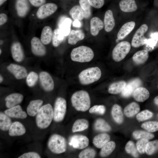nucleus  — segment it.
Instances as JSON below:
<instances>
[{"label": "nucleus", "instance_id": "obj_1", "mask_svg": "<svg viewBox=\"0 0 158 158\" xmlns=\"http://www.w3.org/2000/svg\"><path fill=\"white\" fill-rule=\"evenodd\" d=\"M71 102L73 107L78 111H85L90 107V95L84 90H78L74 93L71 97Z\"/></svg>", "mask_w": 158, "mask_h": 158}, {"label": "nucleus", "instance_id": "obj_2", "mask_svg": "<svg viewBox=\"0 0 158 158\" xmlns=\"http://www.w3.org/2000/svg\"><path fill=\"white\" fill-rule=\"evenodd\" d=\"M53 109L49 104L42 106L37 114L36 122L37 126L44 129L48 127L53 119Z\"/></svg>", "mask_w": 158, "mask_h": 158}, {"label": "nucleus", "instance_id": "obj_3", "mask_svg": "<svg viewBox=\"0 0 158 158\" xmlns=\"http://www.w3.org/2000/svg\"><path fill=\"white\" fill-rule=\"evenodd\" d=\"M94 56L93 50L90 47L81 46L73 49L71 54V60L80 63L89 62L93 58Z\"/></svg>", "mask_w": 158, "mask_h": 158}, {"label": "nucleus", "instance_id": "obj_4", "mask_svg": "<svg viewBox=\"0 0 158 158\" xmlns=\"http://www.w3.org/2000/svg\"><path fill=\"white\" fill-rule=\"evenodd\" d=\"M101 75L100 69L98 67H93L83 70L79 74L78 78L81 84L87 85L98 81Z\"/></svg>", "mask_w": 158, "mask_h": 158}, {"label": "nucleus", "instance_id": "obj_5", "mask_svg": "<svg viewBox=\"0 0 158 158\" xmlns=\"http://www.w3.org/2000/svg\"><path fill=\"white\" fill-rule=\"evenodd\" d=\"M48 147L50 150L56 154H60L66 152L67 143L65 138L61 135L54 134L49 138Z\"/></svg>", "mask_w": 158, "mask_h": 158}, {"label": "nucleus", "instance_id": "obj_6", "mask_svg": "<svg viewBox=\"0 0 158 158\" xmlns=\"http://www.w3.org/2000/svg\"><path fill=\"white\" fill-rule=\"evenodd\" d=\"M130 48V44L127 41H123L118 43L112 50L113 59L117 62L122 60L128 53Z\"/></svg>", "mask_w": 158, "mask_h": 158}, {"label": "nucleus", "instance_id": "obj_7", "mask_svg": "<svg viewBox=\"0 0 158 158\" xmlns=\"http://www.w3.org/2000/svg\"><path fill=\"white\" fill-rule=\"evenodd\" d=\"M66 109V99L61 97H57L55 100L53 109V119L55 122H60L64 119Z\"/></svg>", "mask_w": 158, "mask_h": 158}, {"label": "nucleus", "instance_id": "obj_8", "mask_svg": "<svg viewBox=\"0 0 158 158\" xmlns=\"http://www.w3.org/2000/svg\"><path fill=\"white\" fill-rule=\"evenodd\" d=\"M148 29V26L143 24L137 30L132 40L131 45L133 47L137 48L145 44L147 39L144 35Z\"/></svg>", "mask_w": 158, "mask_h": 158}, {"label": "nucleus", "instance_id": "obj_9", "mask_svg": "<svg viewBox=\"0 0 158 158\" xmlns=\"http://www.w3.org/2000/svg\"><path fill=\"white\" fill-rule=\"evenodd\" d=\"M69 143L74 148L83 149L88 146L89 140L88 138L85 135H75L71 137Z\"/></svg>", "mask_w": 158, "mask_h": 158}, {"label": "nucleus", "instance_id": "obj_10", "mask_svg": "<svg viewBox=\"0 0 158 158\" xmlns=\"http://www.w3.org/2000/svg\"><path fill=\"white\" fill-rule=\"evenodd\" d=\"M57 5L53 3L44 4L38 9L36 16L39 19H44L54 13L57 10Z\"/></svg>", "mask_w": 158, "mask_h": 158}, {"label": "nucleus", "instance_id": "obj_11", "mask_svg": "<svg viewBox=\"0 0 158 158\" xmlns=\"http://www.w3.org/2000/svg\"><path fill=\"white\" fill-rule=\"evenodd\" d=\"M39 79L41 85L45 91L49 92L53 90L54 81L48 73L45 71L41 72L39 75Z\"/></svg>", "mask_w": 158, "mask_h": 158}, {"label": "nucleus", "instance_id": "obj_12", "mask_svg": "<svg viewBox=\"0 0 158 158\" xmlns=\"http://www.w3.org/2000/svg\"><path fill=\"white\" fill-rule=\"evenodd\" d=\"M41 40L36 37H33L31 41L32 53L35 55L42 56L46 53V49Z\"/></svg>", "mask_w": 158, "mask_h": 158}, {"label": "nucleus", "instance_id": "obj_13", "mask_svg": "<svg viewBox=\"0 0 158 158\" xmlns=\"http://www.w3.org/2000/svg\"><path fill=\"white\" fill-rule=\"evenodd\" d=\"M142 82L139 78H135L130 81L121 92L122 96L125 97H129L134 91L142 85Z\"/></svg>", "mask_w": 158, "mask_h": 158}, {"label": "nucleus", "instance_id": "obj_14", "mask_svg": "<svg viewBox=\"0 0 158 158\" xmlns=\"http://www.w3.org/2000/svg\"><path fill=\"white\" fill-rule=\"evenodd\" d=\"M7 69L17 79L23 78L27 76L26 69L23 66L11 64L7 66Z\"/></svg>", "mask_w": 158, "mask_h": 158}, {"label": "nucleus", "instance_id": "obj_15", "mask_svg": "<svg viewBox=\"0 0 158 158\" xmlns=\"http://www.w3.org/2000/svg\"><path fill=\"white\" fill-rule=\"evenodd\" d=\"M11 49L12 57L15 61L20 62L23 60L24 54L20 42H13L11 46Z\"/></svg>", "mask_w": 158, "mask_h": 158}, {"label": "nucleus", "instance_id": "obj_16", "mask_svg": "<svg viewBox=\"0 0 158 158\" xmlns=\"http://www.w3.org/2000/svg\"><path fill=\"white\" fill-rule=\"evenodd\" d=\"M5 113L11 118L24 119L27 117V114L22 109L21 107L17 105L8 108L4 111Z\"/></svg>", "mask_w": 158, "mask_h": 158}, {"label": "nucleus", "instance_id": "obj_17", "mask_svg": "<svg viewBox=\"0 0 158 158\" xmlns=\"http://www.w3.org/2000/svg\"><path fill=\"white\" fill-rule=\"evenodd\" d=\"M23 99V95L20 93H13L7 96L5 99L6 106L11 108L20 104Z\"/></svg>", "mask_w": 158, "mask_h": 158}, {"label": "nucleus", "instance_id": "obj_18", "mask_svg": "<svg viewBox=\"0 0 158 158\" xmlns=\"http://www.w3.org/2000/svg\"><path fill=\"white\" fill-rule=\"evenodd\" d=\"M25 132L26 129L23 125L18 121H15L12 123L8 130V134L11 136H20Z\"/></svg>", "mask_w": 158, "mask_h": 158}, {"label": "nucleus", "instance_id": "obj_19", "mask_svg": "<svg viewBox=\"0 0 158 158\" xmlns=\"http://www.w3.org/2000/svg\"><path fill=\"white\" fill-rule=\"evenodd\" d=\"M103 21L98 17H95L92 18L90 21V32L93 36L97 35L99 31L104 27Z\"/></svg>", "mask_w": 158, "mask_h": 158}, {"label": "nucleus", "instance_id": "obj_20", "mask_svg": "<svg viewBox=\"0 0 158 158\" xmlns=\"http://www.w3.org/2000/svg\"><path fill=\"white\" fill-rule=\"evenodd\" d=\"M132 95L137 101L142 102L148 98L150 96L149 91L146 88L139 87L133 92Z\"/></svg>", "mask_w": 158, "mask_h": 158}, {"label": "nucleus", "instance_id": "obj_21", "mask_svg": "<svg viewBox=\"0 0 158 158\" xmlns=\"http://www.w3.org/2000/svg\"><path fill=\"white\" fill-rule=\"evenodd\" d=\"M43 103L41 99L31 101L27 108L28 114L31 116H34L37 114L40 111Z\"/></svg>", "mask_w": 158, "mask_h": 158}, {"label": "nucleus", "instance_id": "obj_22", "mask_svg": "<svg viewBox=\"0 0 158 158\" xmlns=\"http://www.w3.org/2000/svg\"><path fill=\"white\" fill-rule=\"evenodd\" d=\"M135 25V23L133 21L128 22L124 24L118 33V39L121 40L124 39L133 30Z\"/></svg>", "mask_w": 158, "mask_h": 158}, {"label": "nucleus", "instance_id": "obj_23", "mask_svg": "<svg viewBox=\"0 0 158 158\" xmlns=\"http://www.w3.org/2000/svg\"><path fill=\"white\" fill-rule=\"evenodd\" d=\"M85 35L80 30H71L68 38V43L69 44L74 45L78 42L84 39Z\"/></svg>", "mask_w": 158, "mask_h": 158}, {"label": "nucleus", "instance_id": "obj_24", "mask_svg": "<svg viewBox=\"0 0 158 158\" xmlns=\"http://www.w3.org/2000/svg\"><path fill=\"white\" fill-rule=\"evenodd\" d=\"M104 25L105 30L107 32L111 31L115 25V21L112 11L107 10L105 14Z\"/></svg>", "mask_w": 158, "mask_h": 158}, {"label": "nucleus", "instance_id": "obj_25", "mask_svg": "<svg viewBox=\"0 0 158 158\" xmlns=\"http://www.w3.org/2000/svg\"><path fill=\"white\" fill-rule=\"evenodd\" d=\"M119 6L121 10L125 12H133L138 8L135 0H121Z\"/></svg>", "mask_w": 158, "mask_h": 158}, {"label": "nucleus", "instance_id": "obj_26", "mask_svg": "<svg viewBox=\"0 0 158 158\" xmlns=\"http://www.w3.org/2000/svg\"><path fill=\"white\" fill-rule=\"evenodd\" d=\"M16 7L18 15L24 17L27 14L29 9L27 0H16Z\"/></svg>", "mask_w": 158, "mask_h": 158}, {"label": "nucleus", "instance_id": "obj_27", "mask_svg": "<svg viewBox=\"0 0 158 158\" xmlns=\"http://www.w3.org/2000/svg\"><path fill=\"white\" fill-rule=\"evenodd\" d=\"M110 139V136L106 133L99 134L95 136L93 138L92 142L94 145L97 148H101Z\"/></svg>", "mask_w": 158, "mask_h": 158}, {"label": "nucleus", "instance_id": "obj_28", "mask_svg": "<svg viewBox=\"0 0 158 158\" xmlns=\"http://www.w3.org/2000/svg\"><path fill=\"white\" fill-rule=\"evenodd\" d=\"M149 57L148 51L145 49L139 51L133 56L132 59L136 64L140 65L145 63Z\"/></svg>", "mask_w": 158, "mask_h": 158}, {"label": "nucleus", "instance_id": "obj_29", "mask_svg": "<svg viewBox=\"0 0 158 158\" xmlns=\"http://www.w3.org/2000/svg\"><path fill=\"white\" fill-rule=\"evenodd\" d=\"M88 121L84 118L79 119L76 120L73 124L72 130L73 133L83 131L89 127Z\"/></svg>", "mask_w": 158, "mask_h": 158}, {"label": "nucleus", "instance_id": "obj_30", "mask_svg": "<svg viewBox=\"0 0 158 158\" xmlns=\"http://www.w3.org/2000/svg\"><path fill=\"white\" fill-rule=\"evenodd\" d=\"M53 32L51 28L45 26L43 28L41 35V41L43 44H49L52 40Z\"/></svg>", "mask_w": 158, "mask_h": 158}, {"label": "nucleus", "instance_id": "obj_31", "mask_svg": "<svg viewBox=\"0 0 158 158\" xmlns=\"http://www.w3.org/2000/svg\"><path fill=\"white\" fill-rule=\"evenodd\" d=\"M126 84V82L123 80L114 82L109 86L108 91L111 94H118L122 92Z\"/></svg>", "mask_w": 158, "mask_h": 158}, {"label": "nucleus", "instance_id": "obj_32", "mask_svg": "<svg viewBox=\"0 0 158 158\" xmlns=\"http://www.w3.org/2000/svg\"><path fill=\"white\" fill-rule=\"evenodd\" d=\"M69 14L74 20L80 21L84 18V12L79 5H77L73 6L70 10Z\"/></svg>", "mask_w": 158, "mask_h": 158}, {"label": "nucleus", "instance_id": "obj_33", "mask_svg": "<svg viewBox=\"0 0 158 158\" xmlns=\"http://www.w3.org/2000/svg\"><path fill=\"white\" fill-rule=\"evenodd\" d=\"M112 117L115 121L118 124H121L123 121V115L121 108L120 106L115 104L112 107L111 110Z\"/></svg>", "mask_w": 158, "mask_h": 158}, {"label": "nucleus", "instance_id": "obj_34", "mask_svg": "<svg viewBox=\"0 0 158 158\" xmlns=\"http://www.w3.org/2000/svg\"><path fill=\"white\" fill-rule=\"evenodd\" d=\"M140 110L139 105L135 102H132L125 108L124 110V114L128 117H131L138 112Z\"/></svg>", "mask_w": 158, "mask_h": 158}, {"label": "nucleus", "instance_id": "obj_35", "mask_svg": "<svg viewBox=\"0 0 158 158\" xmlns=\"http://www.w3.org/2000/svg\"><path fill=\"white\" fill-rule=\"evenodd\" d=\"M94 126L95 130L100 131H109L111 129L109 124L104 120L101 118L95 120Z\"/></svg>", "mask_w": 158, "mask_h": 158}, {"label": "nucleus", "instance_id": "obj_36", "mask_svg": "<svg viewBox=\"0 0 158 158\" xmlns=\"http://www.w3.org/2000/svg\"><path fill=\"white\" fill-rule=\"evenodd\" d=\"M12 124L9 117L2 112L0 113V128L3 131L9 130Z\"/></svg>", "mask_w": 158, "mask_h": 158}, {"label": "nucleus", "instance_id": "obj_37", "mask_svg": "<svg viewBox=\"0 0 158 158\" xmlns=\"http://www.w3.org/2000/svg\"><path fill=\"white\" fill-rule=\"evenodd\" d=\"M116 144L113 141H109L102 148L100 155L102 157H106L110 154L114 150Z\"/></svg>", "mask_w": 158, "mask_h": 158}, {"label": "nucleus", "instance_id": "obj_38", "mask_svg": "<svg viewBox=\"0 0 158 158\" xmlns=\"http://www.w3.org/2000/svg\"><path fill=\"white\" fill-rule=\"evenodd\" d=\"M64 36L59 28L55 29L53 32L52 40L53 46L58 47L63 41Z\"/></svg>", "mask_w": 158, "mask_h": 158}, {"label": "nucleus", "instance_id": "obj_39", "mask_svg": "<svg viewBox=\"0 0 158 158\" xmlns=\"http://www.w3.org/2000/svg\"><path fill=\"white\" fill-rule=\"evenodd\" d=\"M72 20L67 18L59 27V28L64 36L68 35L71 32V27Z\"/></svg>", "mask_w": 158, "mask_h": 158}, {"label": "nucleus", "instance_id": "obj_40", "mask_svg": "<svg viewBox=\"0 0 158 158\" xmlns=\"http://www.w3.org/2000/svg\"><path fill=\"white\" fill-rule=\"evenodd\" d=\"M133 135V137L136 139L146 138L150 140L153 138L154 136L153 134L142 130L135 131Z\"/></svg>", "mask_w": 158, "mask_h": 158}, {"label": "nucleus", "instance_id": "obj_41", "mask_svg": "<svg viewBox=\"0 0 158 158\" xmlns=\"http://www.w3.org/2000/svg\"><path fill=\"white\" fill-rule=\"evenodd\" d=\"M141 127L148 132H155L158 130V122L156 121L146 122L142 123Z\"/></svg>", "mask_w": 158, "mask_h": 158}, {"label": "nucleus", "instance_id": "obj_42", "mask_svg": "<svg viewBox=\"0 0 158 158\" xmlns=\"http://www.w3.org/2000/svg\"><path fill=\"white\" fill-rule=\"evenodd\" d=\"M80 6L84 12V18H89L91 14V6L88 0H79Z\"/></svg>", "mask_w": 158, "mask_h": 158}, {"label": "nucleus", "instance_id": "obj_43", "mask_svg": "<svg viewBox=\"0 0 158 158\" xmlns=\"http://www.w3.org/2000/svg\"><path fill=\"white\" fill-rule=\"evenodd\" d=\"M158 150V140L148 142L146 145L145 152L149 155H151Z\"/></svg>", "mask_w": 158, "mask_h": 158}, {"label": "nucleus", "instance_id": "obj_44", "mask_svg": "<svg viewBox=\"0 0 158 158\" xmlns=\"http://www.w3.org/2000/svg\"><path fill=\"white\" fill-rule=\"evenodd\" d=\"M96 154V151L92 148H88L82 151L79 154V158H93Z\"/></svg>", "mask_w": 158, "mask_h": 158}, {"label": "nucleus", "instance_id": "obj_45", "mask_svg": "<svg viewBox=\"0 0 158 158\" xmlns=\"http://www.w3.org/2000/svg\"><path fill=\"white\" fill-rule=\"evenodd\" d=\"M125 149L126 152L131 154L135 157L138 156V150L135 147L134 143L132 141H129L126 144Z\"/></svg>", "mask_w": 158, "mask_h": 158}, {"label": "nucleus", "instance_id": "obj_46", "mask_svg": "<svg viewBox=\"0 0 158 158\" xmlns=\"http://www.w3.org/2000/svg\"><path fill=\"white\" fill-rule=\"evenodd\" d=\"M38 78V75L35 72L32 71L27 75L26 82L28 85L29 87L34 86L36 83Z\"/></svg>", "mask_w": 158, "mask_h": 158}, {"label": "nucleus", "instance_id": "obj_47", "mask_svg": "<svg viewBox=\"0 0 158 158\" xmlns=\"http://www.w3.org/2000/svg\"><path fill=\"white\" fill-rule=\"evenodd\" d=\"M153 116V113L147 110H143L136 116L137 120L139 121H143L152 118Z\"/></svg>", "mask_w": 158, "mask_h": 158}, {"label": "nucleus", "instance_id": "obj_48", "mask_svg": "<svg viewBox=\"0 0 158 158\" xmlns=\"http://www.w3.org/2000/svg\"><path fill=\"white\" fill-rule=\"evenodd\" d=\"M148 142V140L146 138H142L137 141L136 145L139 152L141 154H143L145 152L146 145Z\"/></svg>", "mask_w": 158, "mask_h": 158}, {"label": "nucleus", "instance_id": "obj_49", "mask_svg": "<svg viewBox=\"0 0 158 158\" xmlns=\"http://www.w3.org/2000/svg\"><path fill=\"white\" fill-rule=\"evenodd\" d=\"M106 111V108L103 105H95L89 110V112L90 113H95L100 115L104 114Z\"/></svg>", "mask_w": 158, "mask_h": 158}, {"label": "nucleus", "instance_id": "obj_50", "mask_svg": "<svg viewBox=\"0 0 158 158\" xmlns=\"http://www.w3.org/2000/svg\"><path fill=\"white\" fill-rule=\"evenodd\" d=\"M91 6L96 8L102 7L104 4V0H88Z\"/></svg>", "mask_w": 158, "mask_h": 158}, {"label": "nucleus", "instance_id": "obj_51", "mask_svg": "<svg viewBox=\"0 0 158 158\" xmlns=\"http://www.w3.org/2000/svg\"><path fill=\"white\" fill-rule=\"evenodd\" d=\"M40 156L37 153L35 152L25 153L20 155L18 158H40Z\"/></svg>", "mask_w": 158, "mask_h": 158}, {"label": "nucleus", "instance_id": "obj_52", "mask_svg": "<svg viewBox=\"0 0 158 158\" xmlns=\"http://www.w3.org/2000/svg\"><path fill=\"white\" fill-rule=\"evenodd\" d=\"M30 3L35 7L40 6L44 4L46 0H29Z\"/></svg>", "mask_w": 158, "mask_h": 158}, {"label": "nucleus", "instance_id": "obj_53", "mask_svg": "<svg viewBox=\"0 0 158 158\" xmlns=\"http://www.w3.org/2000/svg\"><path fill=\"white\" fill-rule=\"evenodd\" d=\"M8 17L5 13H1L0 14V25H2L5 23L7 21Z\"/></svg>", "mask_w": 158, "mask_h": 158}, {"label": "nucleus", "instance_id": "obj_54", "mask_svg": "<svg viewBox=\"0 0 158 158\" xmlns=\"http://www.w3.org/2000/svg\"><path fill=\"white\" fill-rule=\"evenodd\" d=\"M73 25L75 27L80 28L81 26V23L80 21L75 20L73 23Z\"/></svg>", "mask_w": 158, "mask_h": 158}, {"label": "nucleus", "instance_id": "obj_55", "mask_svg": "<svg viewBox=\"0 0 158 158\" xmlns=\"http://www.w3.org/2000/svg\"><path fill=\"white\" fill-rule=\"evenodd\" d=\"M67 17H66L65 16H62L60 18L58 23V26L59 27L62 22L65 20V19L67 18Z\"/></svg>", "mask_w": 158, "mask_h": 158}, {"label": "nucleus", "instance_id": "obj_56", "mask_svg": "<svg viewBox=\"0 0 158 158\" xmlns=\"http://www.w3.org/2000/svg\"><path fill=\"white\" fill-rule=\"evenodd\" d=\"M154 102L155 104L158 106V96L154 98Z\"/></svg>", "mask_w": 158, "mask_h": 158}, {"label": "nucleus", "instance_id": "obj_57", "mask_svg": "<svg viewBox=\"0 0 158 158\" xmlns=\"http://www.w3.org/2000/svg\"><path fill=\"white\" fill-rule=\"evenodd\" d=\"M7 0H0V5L1 6Z\"/></svg>", "mask_w": 158, "mask_h": 158}, {"label": "nucleus", "instance_id": "obj_58", "mask_svg": "<svg viewBox=\"0 0 158 158\" xmlns=\"http://www.w3.org/2000/svg\"><path fill=\"white\" fill-rule=\"evenodd\" d=\"M3 80V78L2 76L0 75V82L1 83Z\"/></svg>", "mask_w": 158, "mask_h": 158}, {"label": "nucleus", "instance_id": "obj_59", "mask_svg": "<svg viewBox=\"0 0 158 158\" xmlns=\"http://www.w3.org/2000/svg\"><path fill=\"white\" fill-rule=\"evenodd\" d=\"M3 43V42L2 41H0V44H2Z\"/></svg>", "mask_w": 158, "mask_h": 158}, {"label": "nucleus", "instance_id": "obj_60", "mask_svg": "<svg viewBox=\"0 0 158 158\" xmlns=\"http://www.w3.org/2000/svg\"><path fill=\"white\" fill-rule=\"evenodd\" d=\"M0 54H1V49H0Z\"/></svg>", "mask_w": 158, "mask_h": 158}, {"label": "nucleus", "instance_id": "obj_61", "mask_svg": "<svg viewBox=\"0 0 158 158\" xmlns=\"http://www.w3.org/2000/svg\"></svg>", "mask_w": 158, "mask_h": 158}]
</instances>
